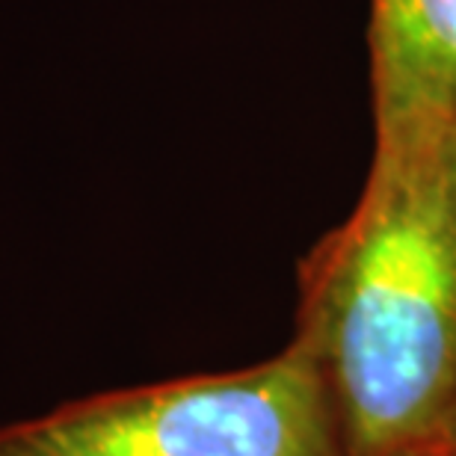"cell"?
Returning a JSON list of instances; mask_svg holds the SVG:
<instances>
[{"mask_svg":"<svg viewBox=\"0 0 456 456\" xmlns=\"http://www.w3.org/2000/svg\"><path fill=\"white\" fill-rule=\"evenodd\" d=\"M294 344L346 456L444 444L456 397V131L373 149L350 214L297 276Z\"/></svg>","mask_w":456,"mask_h":456,"instance_id":"cell-1","label":"cell"},{"mask_svg":"<svg viewBox=\"0 0 456 456\" xmlns=\"http://www.w3.org/2000/svg\"><path fill=\"white\" fill-rule=\"evenodd\" d=\"M373 149L456 131V0H370Z\"/></svg>","mask_w":456,"mask_h":456,"instance_id":"cell-3","label":"cell"},{"mask_svg":"<svg viewBox=\"0 0 456 456\" xmlns=\"http://www.w3.org/2000/svg\"><path fill=\"white\" fill-rule=\"evenodd\" d=\"M403 456H456L448 444H433V448H421V451H409Z\"/></svg>","mask_w":456,"mask_h":456,"instance_id":"cell-4","label":"cell"},{"mask_svg":"<svg viewBox=\"0 0 456 456\" xmlns=\"http://www.w3.org/2000/svg\"><path fill=\"white\" fill-rule=\"evenodd\" d=\"M444 444L456 453V397H453V406H451V418H448V436H444Z\"/></svg>","mask_w":456,"mask_h":456,"instance_id":"cell-5","label":"cell"},{"mask_svg":"<svg viewBox=\"0 0 456 456\" xmlns=\"http://www.w3.org/2000/svg\"><path fill=\"white\" fill-rule=\"evenodd\" d=\"M0 456H346L321 377L294 344L234 370L66 400L0 424Z\"/></svg>","mask_w":456,"mask_h":456,"instance_id":"cell-2","label":"cell"}]
</instances>
